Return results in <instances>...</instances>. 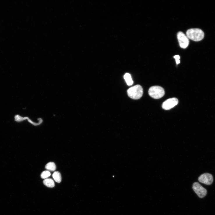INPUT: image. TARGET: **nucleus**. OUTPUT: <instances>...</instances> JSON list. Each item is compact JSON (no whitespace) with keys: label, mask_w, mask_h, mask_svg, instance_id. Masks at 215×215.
Masks as SVG:
<instances>
[{"label":"nucleus","mask_w":215,"mask_h":215,"mask_svg":"<svg viewBox=\"0 0 215 215\" xmlns=\"http://www.w3.org/2000/svg\"><path fill=\"white\" fill-rule=\"evenodd\" d=\"M186 35L189 39L196 42L202 40L205 37V33L199 29H192L188 30Z\"/></svg>","instance_id":"nucleus-1"},{"label":"nucleus","mask_w":215,"mask_h":215,"mask_svg":"<svg viewBox=\"0 0 215 215\" xmlns=\"http://www.w3.org/2000/svg\"><path fill=\"white\" fill-rule=\"evenodd\" d=\"M128 96L134 100L140 99L143 94V89L142 87L137 85L131 87L127 90Z\"/></svg>","instance_id":"nucleus-2"},{"label":"nucleus","mask_w":215,"mask_h":215,"mask_svg":"<svg viewBox=\"0 0 215 215\" xmlns=\"http://www.w3.org/2000/svg\"><path fill=\"white\" fill-rule=\"evenodd\" d=\"M165 90L161 87L159 86H154L151 87L149 89V94L150 96L155 99H159L164 96Z\"/></svg>","instance_id":"nucleus-3"},{"label":"nucleus","mask_w":215,"mask_h":215,"mask_svg":"<svg viewBox=\"0 0 215 215\" xmlns=\"http://www.w3.org/2000/svg\"><path fill=\"white\" fill-rule=\"evenodd\" d=\"M177 38L180 46L182 48L186 49L189 44V39L183 32L180 31L177 34Z\"/></svg>","instance_id":"nucleus-4"},{"label":"nucleus","mask_w":215,"mask_h":215,"mask_svg":"<svg viewBox=\"0 0 215 215\" xmlns=\"http://www.w3.org/2000/svg\"><path fill=\"white\" fill-rule=\"evenodd\" d=\"M193 189L195 193L200 198L205 197L207 193V190L198 182L195 183L193 185Z\"/></svg>","instance_id":"nucleus-5"},{"label":"nucleus","mask_w":215,"mask_h":215,"mask_svg":"<svg viewBox=\"0 0 215 215\" xmlns=\"http://www.w3.org/2000/svg\"><path fill=\"white\" fill-rule=\"evenodd\" d=\"M178 103V100L176 98L169 99L163 103L162 105V108L165 110H169L172 108Z\"/></svg>","instance_id":"nucleus-6"},{"label":"nucleus","mask_w":215,"mask_h":215,"mask_svg":"<svg viewBox=\"0 0 215 215\" xmlns=\"http://www.w3.org/2000/svg\"><path fill=\"white\" fill-rule=\"evenodd\" d=\"M198 180L202 183L209 185L212 183L213 178L211 174L206 173L201 175L198 178Z\"/></svg>","instance_id":"nucleus-7"},{"label":"nucleus","mask_w":215,"mask_h":215,"mask_svg":"<svg viewBox=\"0 0 215 215\" xmlns=\"http://www.w3.org/2000/svg\"><path fill=\"white\" fill-rule=\"evenodd\" d=\"M43 183L45 186L50 188H53L55 186L54 182L51 178L45 179L43 181Z\"/></svg>","instance_id":"nucleus-8"},{"label":"nucleus","mask_w":215,"mask_h":215,"mask_svg":"<svg viewBox=\"0 0 215 215\" xmlns=\"http://www.w3.org/2000/svg\"><path fill=\"white\" fill-rule=\"evenodd\" d=\"M45 169L49 171H54L56 169L55 164L53 162H50L47 163L45 166Z\"/></svg>","instance_id":"nucleus-9"},{"label":"nucleus","mask_w":215,"mask_h":215,"mask_svg":"<svg viewBox=\"0 0 215 215\" xmlns=\"http://www.w3.org/2000/svg\"><path fill=\"white\" fill-rule=\"evenodd\" d=\"M124 77L128 86H130L133 84V81L130 74L126 73L124 75Z\"/></svg>","instance_id":"nucleus-10"},{"label":"nucleus","mask_w":215,"mask_h":215,"mask_svg":"<svg viewBox=\"0 0 215 215\" xmlns=\"http://www.w3.org/2000/svg\"><path fill=\"white\" fill-rule=\"evenodd\" d=\"M52 177L54 181L58 183H61L62 178L60 173L58 172H54L52 175Z\"/></svg>","instance_id":"nucleus-11"},{"label":"nucleus","mask_w":215,"mask_h":215,"mask_svg":"<svg viewBox=\"0 0 215 215\" xmlns=\"http://www.w3.org/2000/svg\"><path fill=\"white\" fill-rule=\"evenodd\" d=\"M51 175L50 172L49 171H44L41 173V177L43 179H46Z\"/></svg>","instance_id":"nucleus-12"},{"label":"nucleus","mask_w":215,"mask_h":215,"mask_svg":"<svg viewBox=\"0 0 215 215\" xmlns=\"http://www.w3.org/2000/svg\"><path fill=\"white\" fill-rule=\"evenodd\" d=\"M174 58L176 59V64H178L180 63V56L178 55H176L174 57Z\"/></svg>","instance_id":"nucleus-13"}]
</instances>
